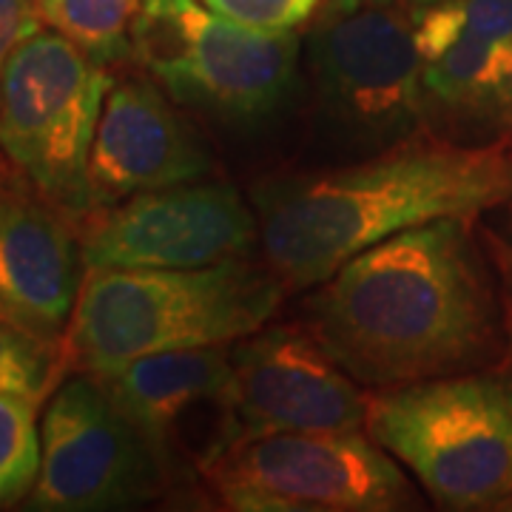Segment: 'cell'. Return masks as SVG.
Returning <instances> with one entry per match:
<instances>
[{"label": "cell", "mask_w": 512, "mask_h": 512, "mask_svg": "<svg viewBox=\"0 0 512 512\" xmlns=\"http://www.w3.org/2000/svg\"><path fill=\"white\" fill-rule=\"evenodd\" d=\"M467 220L387 237L319 282L308 328L362 387L467 373L501 342V299Z\"/></svg>", "instance_id": "1"}, {"label": "cell", "mask_w": 512, "mask_h": 512, "mask_svg": "<svg viewBox=\"0 0 512 512\" xmlns=\"http://www.w3.org/2000/svg\"><path fill=\"white\" fill-rule=\"evenodd\" d=\"M510 200V134L464 146L421 131L362 163L274 174L251 188L262 259L288 291L316 288L382 239L473 222Z\"/></svg>", "instance_id": "2"}, {"label": "cell", "mask_w": 512, "mask_h": 512, "mask_svg": "<svg viewBox=\"0 0 512 512\" xmlns=\"http://www.w3.org/2000/svg\"><path fill=\"white\" fill-rule=\"evenodd\" d=\"M285 282L248 256L205 268H86L60 339L63 379L151 353L234 345L268 325Z\"/></svg>", "instance_id": "3"}, {"label": "cell", "mask_w": 512, "mask_h": 512, "mask_svg": "<svg viewBox=\"0 0 512 512\" xmlns=\"http://www.w3.org/2000/svg\"><path fill=\"white\" fill-rule=\"evenodd\" d=\"M365 430L444 510L504 507L512 495V373L467 370L373 390Z\"/></svg>", "instance_id": "4"}, {"label": "cell", "mask_w": 512, "mask_h": 512, "mask_svg": "<svg viewBox=\"0 0 512 512\" xmlns=\"http://www.w3.org/2000/svg\"><path fill=\"white\" fill-rule=\"evenodd\" d=\"M131 57L174 103L225 123H256L291 92L299 37L248 29L202 0H146Z\"/></svg>", "instance_id": "5"}, {"label": "cell", "mask_w": 512, "mask_h": 512, "mask_svg": "<svg viewBox=\"0 0 512 512\" xmlns=\"http://www.w3.org/2000/svg\"><path fill=\"white\" fill-rule=\"evenodd\" d=\"M114 77L55 29H40L0 74V148L72 220L89 214V157Z\"/></svg>", "instance_id": "6"}, {"label": "cell", "mask_w": 512, "mask_h": 512, "mask_svg": "<svg viewBox=\"0 0 512 512\" xmlns=\"http://www.w3.org/2000/svg\"><path fill=\"white\" fill-rule=\"evenodd\" d=\"M200 476L225 510L396 512L419 510L402 467L362 430L271 433L222 447Z\"/></svg>", "instance_id": "7"}, {"label": "cell", "mask_w": 512, "mask_h": 512, "mask_svg": "<svg viewBox=\"0 0 512 512\" xmlns=\"http://www.w3.org/2000/svg\"><path fill=\"white\" fill-rule=\"evenodd\" d=\"M416 12L328 9L308 37L316 111L345 146L382 151L427 131Z\"/></svg>", "instance_id": "8"}, {"label": "cell", "mask_w": 512, "mask_h": 512, "mask_svg": "<svg viewBox=\"0 0 512 512\" xmlns=\"http://www.w3.org/2000/svg\"><path fill=\"white\" fill-rule=\"evenodd\" d=\"M367 396L308 325L256 330L231 345L217 433L202 458L271 433L365 430Z\"/></svg>", "instance_id": "9"}, {"label": "cell", "mask_w": 512, "mask_h": 512, "mask_svg": "<svg viewBox=\"0 0 512 512\" xmlns=\"http://www.w3.org/2000/svg\"><path fill=\"white\" fill-rule=\"evenodd\" d=\"M40 436L43 461L26 498L29 510H126L163 495L165 458L89 373H72L57 384Z\"/></svg>", "instance_id": "10"}, {"label": "cell", "mask_w": 512, "mask_h": 512, "mask_svg": "<svg viewBox=\"0 0 512 512\" xmlns=\"http://www.w3.org/2000/svg\"><path fill=\"white\" fill-rule=\"evenodd\" d=\"M74 225L86 268H205L259 245L251 202L205 177L134 194Z\"/></svg>", "instance_id": "11"}, {"label": "cell", "mask_w": 512, "mask_h": 512, "mask_svg": "<svg viewBox=\"0 0 512 512\" xmlns=\"http://www.w3.org/2000/svg\"><path fill=\"white\" fill-rule=\"evenodd\" d=\"M154 80H114L89 157L92 208L211 174V154Z\"/></svg>", "instance_id": "12"}, {"label": "cell", "mask_w": 512, "mask_h": 512, "mask_svg": "<svg viewBox=\"0 0 512 512\" xmlns=\"http://www.w3.org/2000/svg\"><path fill=\"white\" fill-rule=\"evenodd\" d=\"M86 274L77 225L26 180L0 191V313L60 342Z\"/></svg>", "instance_id": "13"}, {"label": "cell", "mask_w": 512, "mask_h": 512, "mask_svg": "<svg viewBox=\"0 0 512 512\" xmlns=\"http://www.w3.org/2000/svg\"><path fill=\"white\" fill-rule=\"evenodd\" d=\"M416 40L427 117L439 111L458 123L493 126L507 134L512 49L461 26L447 3L416 12Z\"/></svg>", "instance_id": "14"}, {"label": "cell", "mask_w": 512, "mask_h": 512, "mask_svg": "<svg viewBox=\"0 0 512 512\" xmlns=\"http://www.w3.org/2000/svg\"><path fill=\"white\" fill-rule=\"evenodd\" d=\"M228 376L231 348L217 345L151 353L94 379L168 464L185 419L205 404L220 407Z\"/></svg>", "instance_id": "15"}, {"label": "cell", "mask_w": 512, "mask_h": 512, "mask_svg": "<svg viewBox=\"0 0 512 512\" xmlns=\"http://www.w3.org/2000/svg\"><path fill=\"white\" fill-rule=\"evenodd\" d=\"M146 0H37L46 29L77 43L97 63L111 66L131 55V29Z\"/></svg>", "instance_id": "16"}, {"label": "cell", "mask_w": 512, "mask_h": 512, "mask_svg": "<svg viewBox=\"0 0 512 512\" xmlns=\"http://www.w3.org/2000/svg\"><path fill=\"white\" fill-rule=\"evenodd\" d=\"M40 404L26 393H0V507L20 504L35 490L43 461Z\"/></svg>", "instance_id": "17"}, {"label": "cell", "mask_w": 512, "mask_h": 512, "mask_svg": "<svg viewBox=\"0 0 512 512\" xmlns=\"http://www.w3.org/2000/svg\"><path fill=\"white\" fill-rule=\"evenodd\" d=\"M63 382V348L0 313V393L46 402Z\"/></svg>", "instance_id": "18"}, {"label": "cell", "mask_w": 512, "mask_h": 512, "mask_svg": "<svg viewBox=\"0 0 512 512\" xmlns=\"http://www.w3.org/2000/svg\"><path fill=\"white\" fill-rule=\"evenodd\" d=\"M208 9L259 32H293L308 23L322 0H202Z\"/></svg>", "instance_id": "19"}, {"label": "cell", "mask_w": 512, "mask_h": 512, "mask_svg": "<svg viewBox=\"0 0 512 512\" xmlns=\"http://www.w3.org/2000/svg\"><path fill=\"white\" fill-rule=\"evenodd\" d=\"M43 29L37 0H0V74L9 57L32 35Z\"/></svg>", "instance_id": "20"}, {"label": "cell", "mask_w": 512, "mask_h": 512, "mask_svg": "<svg viewBox=\"0 0 512 512\" xmlns=\"http://www.w3.org/2000/svg\"><path fill=\"white\" fill-rule=\"evenodd\" d=\"M484 242L493 256L495 276H498V299H501V319L507 333V348L512 356V245L495 234H484Z\"/></svg>", "instance_id": "21"}, {"label": "cell", "mask_w": 512, "mask_h": 512, "mask_svg": "<svg viewBox=\"0 0 512 512\" xmlns=\"http://www.w3.org/2000/svg\"><path fill=\"white\" fill-rule=\"evenodd\" d=\"M447 0H328L330 12H353V9H430Z\"/></svg>", "instance_id": "22"}, {"label": "cell", "mask_w": 512, "mask_h": 512, "mask_svg": "<svg viewBox=\"0 0 512 512\" xmlns=\"http://www.w3.org/2000/svg\"><path fill=\"white\" fill-rule=\"evenodd\" d=\"M18 180H23V177L18 174V168L9 163L6 151L0 148V191H3V188H9L12 183H18Z\"/></svg>", "instance_id": "23"}]
</instances>
